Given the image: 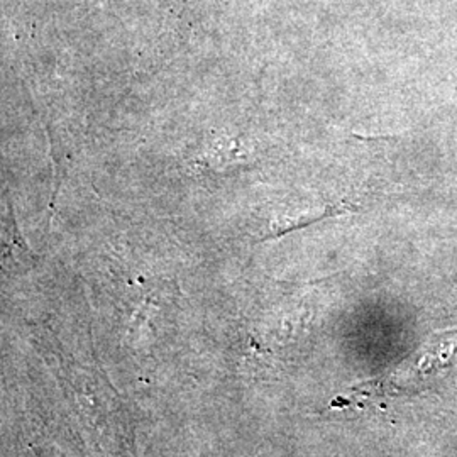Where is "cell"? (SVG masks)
<instances>
[{
	"instance_id": "6da1fadb",
	"label": "cell",
	"mask_w": 457,
	"mask_h": 457,
	"mask_svg": "<svg viewBox=\"0 0 457 457\" xmlns=\"http://www.w3.org/2000/svg\"><path fill=\"white\" fill-rule=\"evenodd\" d=\"M207 158L212 160L217 166H222V164L239 162V158H243V153L239 145H236L234 141H224V145L213 147L212 156L209 154Z\"/></svg>"
}]
</instances>
